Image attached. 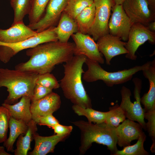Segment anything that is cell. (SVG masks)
Masks as SVG:
<instances>
[{
    "label": "cell",
    "mask_w": 155,
    "mask_h": 155,
    "mask_svg": "<svg viewBox=\"0 0 155 155\" xmlns=\"http://www.w3.org/2000/svg\"><path fill=\"white\" fill-rule=\"evenodd\" d=\"M36 84L41 85L52 90L57 89L60 87V84L55 77L49 72L38 74Z\"/></svg>",
    "instance_id": "d6a6232c"
},
{
    "label": "cell",
    "mask_w": 155,
    "mask_h": 155,
    "mask_svg": "<svg viewBox=\"0 0 155 155\" xmlns=\"http://www.w3.org/2000/svg\"><path fill=\"white\" fill-rule=\"evenodd\" d=\"M37 123L32 119L28 123V128L25 134L19 135L17 141L16 148L14 151L15 155H27L30 150V143L33 134L37 130Z\"/></svg>",
    "instance_id": "603a6c76"
},
{
    "label": "cell",
    "mask_w": 155,
    "mask_h": 155,
    "mask_svg": "<svg viewBox=\"0 0 155 155\" xmlns=\"http://www.w3.org/2000/svg\"><path fill=\"white\" fill-rule=\"evenodd\" d=\"M151 10L155 13V0H147Z\"/></svg>",
    "instance_id": "8d00e7d4"
},
{
    "label": "cell",
    "mask_w": 155,
    "mask_h": 155,
    "mask_svg": "<svg viewBox=\"0 0 155 155\" xmlns=\"http://www.w3.org/2000/svg\"><path fill=\"white\" fill-rule=\"evenodd\" d=\"M95 7L93 23L88 34L95 41L109 33L108 23L111 11L115 4L113 0H94Z\"/></svg>",
    "instance_id": "ba28073f"
},
{
    "label": "cell",
    "mask_w": 155,
    "mask_h": 155,
    "mask_svg": "<svg viewBox=\"0 0 155 155\" xmlns=\"http://www.w3.org/2000/svg\"><path fill=\"white\" fill-rule=\"evenodd\" d=\"M71 37L75 44L74 55H83L88 59L103 64L104 60L99 51L96 43L90 36L79 32Z\"/></svg>",
    "instance_id": "4fadbf2b"
},
{
    "label": "cell",
    "mask_w": 155,
    "mask_h": 155,
    "mask_svg": "<svg viewBox=\"0 0 155 155\" xmlns=\"http://www.w3.org/2000/svg\"><path fill=\"white\" fill-rule=\"evenodd\" d=\"M10 113L5 107L0 106V143L7 139V134L11 118Z\"/></svg>",
    "instance_id": "4dcf8cb0"
},
{
    "label": "cell",
    "mask_w": 155,
    "mask_h": 155,
    "mask_svg": "<svg viewBox=\"0 0 155 155\" xmlns=\"http://www.w3.org/2000/svg\"><path fill=\"white\" fill-rule=\"evenodd\" d=\"M72 123L81 131V145L79 148L80 154H84L94 142L106 146L112 155H114L118 150L116 128L105 122L93 124L80 120Z\"/></svg>",
    "instance_id": "277c9868"
},
{
    "label": "cell",
    "mask_w": 155,
    "mask_h": 155,
    "mask_svg": "<svg viewBox=\"0 0 155 155\" xmlns=\"http://www.w3.org/2000/svg\"><path fill=\"white\" fill-rule=\"evenodd\" d=\"M36 122L38 124L46 125L49 128H52L59 123L57 120L53 115V114H49L40 117Z\"/></svg>",
    "instance_id": "e575fe53"
},
{
    "label": "cell",
    "mask_w": 155,
    "mask_h": 155,
    "mask_svg": "<svg viewBox=\"0 0 155 155\" xmlns=\"http://www.w3.org/2000/svg\"><path fill=\"white\" fill-rule=\"evenodd\" d=\"M87 58L83 55H74L63 65L64 75L60 86L65 97L73 105L83 108H92L91 100L82 80L84 73L83 66Z\"/></svg>",
    "instance_id": "7a4b0ae2"
},
{
    "label": "cell",
    "mask_w": 155,
    "mask_h": 155,
    "mask_svg": "<svg viewBox=\"0 0 155 155\" xmlns=\"http://www.w3.org/2000/svg\"><path fill=\"white\" fill-rule=\"evenodd\" d=\"M112 11L108 23L109 33L123 41H127L133 23L125 12L122 5L115 4Z\"/></svg>",
    "instance_id": "7c38bea8"
},
{
    "label": "cell",
    "mask_w": 155,
    "mask_h": 155,
    "mask_svg": "<svg viewBox=\"0 0 155 155\" xmlns=\"http://www.w3.org/2000/svg\"><path fill=\"white\" fill-rule=\"evenodd\" d=\"M11 154L5 152L4 146H0V155H11Z\"/></svg>",
    "instance_id": "f35d334b"
},
{
    "label": "cell",
    "mask_w": 155,
    "mask_h": 155,
    "mask_svg": "<svg viewBox=\"0 0 155 155\" xmlns=\"http://www.w3.org/2000/svg\"><path fill=\"white\" fill-rule=\"evenodd\" d=\"M23 22L13 25L6 29H0V42L13 43L22 41L38 34Z\"/></svg>",
    "instance_id": "e0dca14e"
},
{
    "label": "cell",
    "mask_w": 155,
    "mask_h": 155,
    "mask_svg": "<svg viewBox=\"0 0 155 155\" xmlns=\"http://www.w3.org/2000/svg\"><path fill=\"white\" fill-rule=\"evenodd\" d=\"M50 0H31V8L28 14V25L38 22L44 15Z\"/></svg>",
    "instance_id": "83f0119b"
},
{
    "label": "cell",
    "mask_w": 155,
    "mask_h": 155,
    "mask_svg": "<svg viewBox=\"0 0 155 155\" xmlns=\"http://www.w3.org/2000/svg\"><path fill=\"white\" fill-rule=\"evenodd\" d=\"M72 108L78 115L86 117L89 122L98 124L105 122L107 112L98 111L92 108H83L75 105H73Z\"/></svg>",
    "instance_id": "d4e9b609"
},
{
    "label": "cell",
    "mask_w": 155,
    "mask_h": 155,
    "mask_svg": "<svg viewBox=\"0 0 155 155\" xmlns=\"http://www.w3.org/2000/svg\"><path fill=\"white\" fill-rule=\"evenodd\" d=\"M151 62L148 61L142 65L135 66L128 69L109 72L104 70L98 62L87 58L85 63L88 69L83 73L82 78L88 82L102 80L107 86L112 87L130 81L134 75L147 67Z\"/></svg>",
    "instance_id": "5b68a950"
},
{
    "label": "cell",
    "mask_w": 155,
    "mask_h": 155,
    "mask_svg": "<svg viewBox=\"0 0 155 155\" xmlns=\"http://www.w3.org/2000/svg\"><path fill=\"white\" fill-rule=\"evenodd\" d=\"M74 42L58 41L42 43L28 49L26 55L29 59L15 67L16 69L38 74L51 72L55 65L65 63L74 55Z\"/></svg>",
    "instance_id": "6da1fadb"
},
{
    "label": "cell",
    "mask_w": 155,
    "mask_h": 155,
    "mask_svg": "<svg viewBox=\"0 0 155 155\" xmlns=\"http://www.w3.org/2000/svg\"><path fill=\"white\" fill-rule=\"evenodd\" d=\"M95 7L94 3L86 7L76 17L75 20L78 27V32L88 34L94 19Z\"/></svg>",
    "instance_id": "cb8c5ba5"
},
{
    "label": "cell",
    "mask_w": 155,
    "mask_h": 155,
    "mask_svg": "<svg viewBox=\"0 0 155 155\" xmlns=\"http://www.w3.org/2000/svg\"><path fill=\"white\" fill-rule=\"evenodd\" d=\"M115 4L122 5L126 0H113Z\"/></svg>",
    "instance_id": "ab89813d"
},
{
    "label": "cell",
    "mask_w": 155,
    "mask_h": 155,
    "mask_svg": "<svg viewBox=\"0 0 155 155\" xmlns=\"http://www.w3.org/2000/svg\"><path fill=\"white\" fill-rule=\"evenodd\" d=\"M132 81L134 85L133 94L135 100L132 103L131 100V95L130 90L125 86L121 90V101L120 107L124 112L126 117L130 120L138 122L143 129L146 130V123L144 121V112L141 106L140 93L142 81L138 78H134Z\"/></svg>",
    "instance_id": "52a82bcc"
},
{
    "label": "cell",
    "mask_w": 155,
    "mask_h": 155,
    "mask_svg": "<svg viewBox=\"0 0 155 155\" xmlns=\"http://www.w3.org/2000/svg\"><path fill=\"white\" fill-rule=\"evenodd\" d=\"M122 5L133 24L147 26L149 23L155 21V13L150 9L147 0H126Z\"/></svg>",
    "instance_id": "30bf717a"
},
{
    "label": "cell",
    "mask_w": 155,
    "mask_h": 155,
    "mask_svg": "<svg viewBox=\"0 0 155 155\" xmlns=\"http://www.w3.org/2000/svg\"><path fill=\"white\" fill-rule=\"evenodd\" d=\"M31 101L30 97L24 96L15 104L11 105L3 103L2 105L8 109L12 118L22 120L28 124L32 119L30 111Z\"/></svg>",
    "instance_id": "ffe728a7"
},
{
    "label": "cell",
    "mask_w": 155,
    "mask_h": 155,
    "mask_svg": "<svg viewBox=\"0 0 155 155\" xmlns=\"http://www.w3.org/2000/svg\"><path fill=\"white\" fill-rule=\"evenodd\" d=\"M144 118L148 120L146 123V130L151 138L152 144L150 150L152 153L155 152V109L144 113Z\"/></svg>",
    "instance_id": "1f68e13d"
},
{
    "label": "cell",
    "mask_w": 155,
    "mask_h": 155,
    "mask_svg": "<svg viewBox=\"0 0 155 155\" xmlns=\"http://www.w3.org/2000/svg\"><path fill=\"white\" fill-rule=\"evenodd\" d=\"M147 27L150 30L155 32V21L151 22L149 23Z\"/></svg>",
    "instance_id": "74e56055"
},
{
    "label": "cell",
    "mask_w": 155,
    "mask_h": 155,
    "mask_svg": "<svg viewBox=\"0 0 155 155\" xmlns=\"http://www.w3.org/2000/svg\"><path fill=\"white\" fill-rule=\"evenodd\" d=\"M54 133L60 136H67L72 131L73 127L71 126H65L59 123L51 128Z\"/></svg>",
    "instance_id": "d590c367"
},
{
    "label": "cell",
    "mask_w": 155,
    "mask_h": 155,
    "mask_svg": "<svg viewBox=\"0 0 155 155\" xmlns=\"http://www.w3.org/2000/svg\"><path fill=\"white\" fill-rule=\"evenodd\" d=\"M121 40L120 38L108 33L97 40L98 49L104 56L107 65H110L111 60L114 57L127 53L125 47L126 42Z\"/></svg>",
    "instance_id": "5bb4252c"
},
{
    "label": "cell",
    "mask_w": 155,
    "mask_h": 155,
    "mask_svg": "<svg viewBox=\"0 0 155 155\" xmlns=\"http://www.w3.org/2000/svg\"><path fill=\"white\" fill-rule=\"evenodd\" d=\"M109 109V111L107 112L105 122L109 125L116 128L121 123L126 119L125 115L117 104Z\"/></svg>",
    "instance_id": "f546056e"
},
{
    "label": "cell",
    "mask_w": 155,
    "mask_h": 155,
    "mask_svg": "<svg viewBox=\"0 0 155 155\" xmlns=\"http://www.w3.org/2000/svg\"><path fill=\"white\" fill-rule=\"evenodd\" d=\"M55 28V26L51 27L38 33L36 35L17 43H6L0 42V60L6 63L21 51L44 43L58 41Z\"/></svg>",
    "instance_id": "8992f818"
},
{
    "label": "cell",
    "mask_w": 155,
    "mask_h": 155,
    "mask_svg": "<svg viewBox=\"0 0 155 155\" xmlns=\"http://www.w3.org/2000/svg\"><path fill=\"white\" fill-rule=\"evenodd\" d=\"M147 41L151 44H155V32L150 30L147 26L142 24H133L125 46L128 52L125 57L130 60H136L137 50L140 46Z\"/></svg>",
    "instance_id": "9c48e42d"
},
{
    "label": "cell",
    "mask_w": 155,
    "mask_h": 155,
    "mask_svg": "<svg viewBox=\"0 0 155 155\" xmlns=\"http://www.w3.org/2000/svg\"><path fill=\"white\" fill-rule=\"evenodd\" d=\"M146 135L143 132L140 135L136 143L124 147L121 150H118L114 155H148L149 153L144 148V144Z\"/></svg>",
    "instance_id": "4316f807"
},
{
    "label": "cell",
    "mask_w": 155,
    "mask_h": 155,
    "mask_svg": "<svg viewBox=\"0 0 155 155\" xmlns=\"http://www.w3.org/2000/svg\"><path fill=\"white\" fill-rule=\"evenodd\" d=\"M94 3V0H68L63 12L74 19L85 8Z\"/></svg>",
    "instance_id": "f1b7e54d"
},
{
    "label": "cell",
    "mask_w": 155,
    "mask_h": 155,
    "mask_svg": "<svg viewBox=\"0 0 155 155\" xmlns=\"http://www.w3.org/2000/svg\"><path fill=\"white\" fill-rule=\"evenodd\" d=\"M38 75L29 71L0 68V87H6L9 93L4 103L11 104L24 96L31 100Z\"/></svg>",
    "instance_id": "3957f363"
},
{
    "label": "cell",
    "mask_w": 155,
    "mask_h": 155,
    "mask_svg": "<svg viewBox=\"0 0 155 155\" xmlns=\"http://www.w3.org/2000/svg\"><path fill=\"white\" fill-rule=\"evenodd\" d=\"M9 0V1H11V0Z\"/></svg>",
    "instance_id": "60d3db41"
},
{
    "label": "cell",
    "mask_w": 155,
    "mask_h": 155,
    "mask_svg": "<svg viewBox=\"0 0 155 155\" xmlns=\"http://www.w3.org/2000/svg\"><path fill=\"white\" fill-rule=\"evenodd\" d=\"M68 0H50L45 13L41 19L34 24L27 26L37 33L55 26L66 7Z\"/></svg>",
    "instance_id": "8fae6325"
},
{
    "label": "cell",
    "mask_w": 155,
    "mask_h": 155,
    "mask_svg": "<svg viewBox=\"0 0 155 155\" xmlns=\"http://www.w3.org/2000/svg\"><path fill=\"white\" fill-rule=\"evenodd\" d=\"M10 129L8 138L3 142V146L8 152H14L13 145L20 135L25 134L28 128V124L22 120H17L11 117L9 123Z\"/></svg>",
    "instance_id": "7402d4cb"
},
{
    "label": "cell",
    "mask_w": 155,
    "mask_h": 155,
    "mask_svg": "<svg viewBox=\"0 0 155 155\" xmlns=\"http://www.w3.org/2000/svg\"><path fill=\"white\" fill-rule=\"evenodd\" d=\"M66 136H60L55 134L49 136H42L35 133L33 139L35 141L33 150L28 153L30 155H46L54 152L56 145L61 141Z\"/></svg>",
    "instance_id": "ac0fdd59"
},
{
    "label": "cell",
    "mask_w": 155,
    "mask_h": 155,
    "mask_svg": "<svg viewBox=\"0 0 155 155\" xmlns=\"http://www.w3.org/2000/svg\"><path fill=\"white\" fill-rule=\"evenodd\" d=\"M143 129L139 123L126 119L116 128L117 144L121 147L130 145L132 141L138 139L143 132Z\"/></svg>",
    "instance_id": "2e32d148"
},
{
    "label": "cell",
    "mask_w": 155,
    "mask_h": 155,
    "mask_svg": "<svg viewBox=\"0 0 155 155\" xmlns=\"http://www.w3.org/2000/svg\"><path fill=\"white\" fill-rule=\"evenodd\" d=\"M55 29L58 40L63 43L68 42L70 37L78 32V25L75 20L64 12L62 13Z\"/></svg>",
    "instance_id": "44dd1931"
},
{
    "label": "cell",
    "mask_w": 155,
    "mask_h": 155,
    "mask_svg": "<svg viewBox=\"0 0 155 155\" xmlns=\"http://www.w3.org/2000/svg\"><path fill=\"white\" fill-rule=\"evenodd\" d=\"M11 6L14 12V20L12 25L23 22L25 16L28 15L31 8V0H11Z\"/></svg>",
    "instance_id": "484cf974"
},
{
    "label": "cell",
    "mask_w": 155,
    "mask_h": 155,
    "mask_svg": "<svg viewBox=\"0 0 155 155\" xmlns=\"http://www.w3.org/2000/svg\"><path fill=\"white\" fill-rule=\"evenodd\" d=\"M53 92V90L41 85L36 84L34 87L32 101L41 98Z\"/></svg>",
    "instance_id": "836d02e7"
},
{
    "label": "cell",
    "mask_w": 155,
    "mask_h": 155,
    "mask_svg": "<svg viewBox=\"0 0 155 155\" xmlns=\"http://www.w3.org/2000/svg\"><path fill=\"white\" fill-rule=\"evenodd\" d=\"M142 71L144 76L148 80L150 86L148 92L141 98V102L144 106L143 109L145 113L155 109V59Z\"/></svg>",
    "instance_id": "d6986e66"
},
{
    "label": "cell",
    "mask_w": 155,
    "mask_h": 155,
    "mask_svg": "<svg viewBox=\"0 0 155 155\" xmlns=\"http://www.w3.org/2000/svg\"><path fill=\"white\" fill-rule=\"evenodd\" d=\"M61 104L60 96L53 92L41 98L31 101L32 119L36 122L41 116L53 114L59 109Z\"/></svg>",
    "instance_id": "9a60e30c"
}]
</instances>
